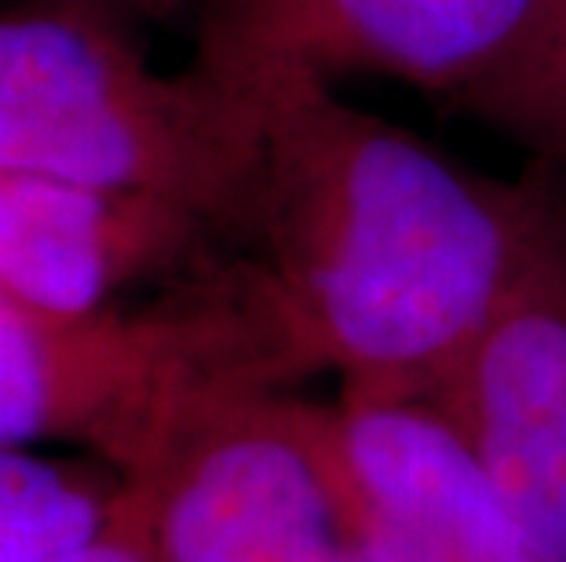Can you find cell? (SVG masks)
Returning a JSON list of instances; mask_svg holds the SVG:
<instances>
[{
    "label": "cell",
    "instance_id": "cell-1",
    "mask_svg": "<svg viewBox=\"0 0 566 562\" xmlns=\"http://www.w3.org/2000/svg\"><path fill=\"white\" fill-rule=\"evenodd\" d=\"M263 150L223 245V285L274 388L431 394L566 216L556 172L501 183L347 103L307 70L260 66Z\"/></svg>",
    "mask_w": 566,
    "mask_h": 562
},
{
    "label": "cell",
    "instance_id": "cell-2",
    "mask_svg": "<svg viewBox=\"0 0 566 562\" xmlns=\"http://www.w3.org/2000/svg\"><path fill=\"white\" fill-rule=\"evenodd\" d=\"M260 150L263 81L252 70L195 59L161 74L92 8L0 15V169L179 201L227 245Z\"/></svg>",
    "mask_w": 566,
    "mask_h": 562
},
{
    "label": "cell",
    "instance_id": "cell-3",
    "mask_svg": "<svg viewBox=\"0 0 566 562\" xmlns=\"http://www.w3.org/2000/svg\"><path fill=\"white\" fill-rule=\"evenodd\" d=\"M279 391L212 285L66 318L0 289V446H74L125 478L216 391Z\"/></svg>",
    "mask_w": 566,
    "mask_h": 562
},
{
    "label": "cell",
    "instance_id": "cell-4",
    "mask_svg": "<svg viewBox=\"0 0 566 562\" xmlns=\"http://www.w3.org/2000/svg\"><path fill=\"white\" fill-rule=\"evenodd\" d=\"M128 483L161 562H300L344 533L322 402L296 391L209 394Z\"/></svg>",
    "mask_w": 566,
    "mask_h": 562
},
{
    "label": "cell",
    "instance_id": "cell-5",
    "mask_svg": "<svg viewBox=\"0 0 566 562\" xmlns=\"http://www.w3.org/2000/svg\"><path fill=\"white\" fill-rule=\"evenodd\" d=\"M322 446L363 562H534L464 427L436 394L340 391Z\"/></svg>",
    "mask_w": 566,
    "mask_h": 562
},
{
    "label": "cell",
    "instance_id": "cell-6",
    "mask_svg": "<svg viewBox=\"0 0 566 562\" xmlns=\"http://www.w3.org/2000/svg\"><path fill=\"white\" fill-rule=\"evenodd\" d=\"M545 0H201L195 59L377 74L464 103L515 55Z\"/></svg>",
    "mask_w": 566,
    "mask_h": 562
},
{
    "label": "cell",
    "instance_id": "cell-7",
    "mask_svg": "<svg viewBox=\"0 0 566 562\" xmlns=\"http://www.w3.org/2000/svg\"><path fill=\"white\" fill-rule=\"evenodd\" d=\"M223 237L179 201L0 169V289L41 310L92 318L205 282Z\"/></svg>",
    "mask_w": 566,
    "mask_h": 562
},
{
    "label": "cell",
    "instance_id": "cell-8",
    "mask_svg": "<svg viewBox=\"0 0 566 562\" xmlns=\"http://www.w3.org/2000/svg\"><path fill=\"white\" fill-rule=\"evenodd\" d=\"M431 394L464 427L534 562H566V216Z\"/></svg>",
    "mask_w": 566,
    "mask_h": 562
},
{
    "label": "cell",
    "instance_id": "cell-9",
    "mask_svg": "<svg viewBox=\"0 0 566 562\" xmlns=\"http://www.w3.org/2000/svg\"><path fill=\"white\" fill-rule=\"evenodd\" d=\"M128 478L92 453L0 446V562H59L111 522Z\"/></svg>",
    "mask_w": 566,
    "mask_h": 562
},
{
    "label": "cell",
    "instance_id": "cell-10",
    "mask_svg": "<svg viewBox=\"0 0 566 562\" xmlns=\"http://www.w3.org/2000/svg\"><path fill=\"white\" fill-rule=\"evenodd\" d=\"M566 183V0H545L515 55L461 103Z\"/></svg>",
    "mask_w": 566,
    "mask_h": 562
},
{
    "label": "cell",
    "instance_id": "cell-11",
    "mask_svg": "<svg viewBox=\"0 0 566 562\" xmlns=\"http://www.w3.org/2000/svg\"><path fill=\"white\" fill-rule=\"evenodd\" d=\"M59 562H161L136 483H125V494L117 500L111 522L88 544H81L77 552Z\"/></svg>",
    "mask_w": 566,
    "mask_h": 562
},
{
    "label": "cell",
    "instance_id": "cell-12",
    "mask_svg": "<svg viewBox=\"0 0 566 562\" xmlns=\"http://www.w3.org/2000/svg\"><path fill=\"white\" fill-rule=\"evenodd\" d=\"M117 4L147 19H168V15H179V11H198L201 0H117Z\"/></svg>",
    "mask_w": 566,
    "mask_h": 562
},
{
    "label": "cell",
    "instance_id": "cell-13",
    "mask_svg": "<svg viewBox=\"0 0 566 562\" xmlns=\"http://www.w3.org/2000/svg\"><path fill=\"white\" fill-rule=\"evenodd\" d=\"M300 562H363L355 555V548L347 544V537L340 533V537H333V541H325L322 548H315L311 555H304Z\"/></svg>",
    "mask_w": 566,
    "mask_h": 562
}]
</instances>
